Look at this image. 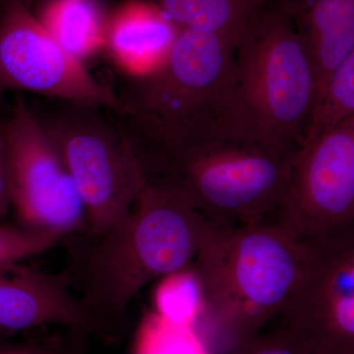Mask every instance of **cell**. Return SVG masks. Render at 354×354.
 <instances>
[{
	"label": "cell",
	"instance_id": "8fae6325",
	"mask_svg": "<svg viewBox=\"0 0 354 354\" xmlns=\"http://www.w3.org/2000/svg\"><path fill=\"white\" fill-rule=\"evenodd\" d=\"M48 325L100 339L94 321L72 288L68 272L50 274L19 263L0 271V339Z\"/></svg>",
	"mask_w": 354,
	"mask_h": 354
},
{
	"label": "cell",
	"instance_id": "7a4b0ae2",
	"mask_svg": "<svg viewBox=\"0 0 354 354\" xmlns=\"http://www.w3.org/2000/svg\"><path fill=\"white\" fill-rule=\"evenodd\" d=\"M304 241L277 221L239 227L205 223L194 264L206 308L195 330L223 354L281 315L301 274Z\"/></svg>",
	"mask_w": 354,
	"mask_h": 354
},
{
	"label": "cell",
	"instance_id": "44dd1931",
	"mask_svg": "<svg viewBox=\"0 0 354 354\" xmlns=\"http://www.w3.org/2000/svg\"><path fill=\"white\" fill-rule=\"evenodd\" d=\"M0 354H72L70 337L62 342L26 339L13 342L9 339H0Z\"/></svg>",
	"mask_w": 354,
	"mask_h": 354
},
{
	"label": "cell",
	"instance_id": "9c48e42d",
	"mask_svg": "<svg viewBox=\"0 0 354 354\" xmlns=\"http://www.w3.org/2000/svg\"><path fill=\"white\" fill-rule=\"evenodd\" d=\"M354 218V113L305 142L277 216L299 239Z\"/></svg>",
	"mask_w": 354,
	"mask_h": 354
},
{
	"label": "cell",
	"instance_id": "8992f818",
	"mask_svg": "<svg viewBox=\"0 0 354 354\" xmlns=\"http://www.w3.org/2000/svg\"><path fill=\"white\" fill-rule=\"evenodd\" d=\"M53 101V100H51ZM35 111L64 156L87 216L86 234L99 236L127 218L147 181L127 135L100 106L62 101Z\"/></svg>",
	"mask_w": 354,
	"mask_h": 354
},
{
	"label": "cell",
	"instance_id": "603a6c76",
	"mask_svg": "<svg viewBox=\"0 0 354 354\" xmlns=\"http://www.w3.org/2000/svg\"><path fill=\"white\" fill-rule=\"evenodd\" d=\"M71 342L72 354H87L86 353V339L88 335L81 330H69Z\"/></svg>",
	"mask_w": 354,
	"mask_h": 354
},
{
	"label": "cell",
	"instance_id": "ba28073f",
	"mask_svg": "<svg viewBox=\"0 0 354 354\" xmlns=\"http://www.w3.org/2000/svg\"><path fill=\"white\" fill-rule=\"evenodd\" d=\"M24 92L127 113L120 95L97 81L44 30L26 0L0 4V95Z\"/></svg>",
	"mask_w": 354,
	"mask_h": 354
},
{
	"label": "cell",
	"instance_id": "52a82bcc",
	"mask_svg": "<svg viewBox=\"0 0 354 354\" xmlns=\"http://www.w3.org/2000/svg\"><path fill=\"white\" fill-rule=\"evenodd\" d=\"M3 125L18 223L59 241L87 230L85 206L57 144L22 95Z\"/></svg>",
	"mask_w": 354,
	"mask_h": 354
},
{
	"label": "cell",
	"instance_id": "30bf717a",
	"mask_svg": "<svg viewBox=\"0 0 354 354\" xmlns=\"http://www.w3.org/2000/svg\"><path fill=\"white\" fill-rule=\"evenodd\" d=\"M304 241L301 274L279 316L328 354L354 342V218Z\"/></svg>",
	"mask_w": 354,
	"mask_h": 354
},
{
	"label": "cell",
	"instance_id": "ac0fdd59",
	"mask_svg": "<svg viewBox=\"0 0 354 354\" xmlns=\"http://www.w3.org/2000/svg\"><path fill=\"white\" fill-rule=\"evenodd\" d=\"M354 113V48L330 77L312 116L305 142ZM304 142V143H305Z\"/></svg>",
	"mask_w": 354,
	"mask_h": 354
},
{
	"label": "cell",
	"instance_id": "9a60e30c",
	"mask_svg": "<svg viewBox=\"0 0 354 354\" xmlns=\"http://www.w3.org/2000/svg\"><path fill=\"white\" fill-rule=\"evenodd\" d=\"M180 29L239 41L272 0H149Z\"/></svg>",
	"mask_w": 354,
	"mask_h": 354
},
{
	"label": "cell",
	"instance_id": "277c9868",
	"mask_svg": "<svg viewBox=\"0 0 354 354\" xmlns=\"http://www.w3.org/2000/svg\"><path fill=\"white\" fill-rule=\"evenodd\" d=\"M316 102V72L304 32L288 4L272 0L236 44L234 138L295 155Z\"/></svg>",
	"mask_w": 354,
	"mask_h": 354
},
{
	"label": "cell",
	"instance_id": "7402d4cb",
	"mask_svg": "<svg viewBox=\"0 0 354 354\" xmlns=\"http://www.w3.org/2000/svg\"><path fill=\"white\" fill-rule=\"evenodd\" d=\"M11 209L10 177H9L8 153L3 125L0 122V220Z\"/></svg>",
	"mask_w": 354,
	"mask_h": 354
},
{
	"label": "cell",
	"instance_id": "6da1fadb",
	"mask_svg": "<svg viewBox=\"0 0 354 354\" xmlns=\"http://www.w3.org/2000/svg\"><path fill=\"white\" fill-rule=\"evenodd\" d=\"M205 221L167 191L147 184L120 225L99 236L67 272L100 339L120 341L140 291L194 263Z\"/></svg>",
	"mask_w": 354,
	"mask_h": 354
},
{
	"label": "cell",
	"instance_id": "5b68a950",
	"mask_svg": "<svg viewBox=\"0 0 354 354\" xmlns=\"http://www.w3.org/2000/svg\"><path fill=\"white\" fill-rule=\"evenodd\" d=\"M239 41L180 29L162 66L128 82L118 115L131 136L152 140L234 138L235 50Z\"/></svg>",
	"mask_w": 354,
	"mask_h": 354
},
{
	"label": "cell",
	"instance_id": "d6986e66",
	"mask_svg": "<svg viewBox=\"0 0 354 354\" xmlns=\"http://www.w3.org/2000/svg\"><path fill=\"white\" fill-rule=\"evenodd\" d=\"M223 354H321L304 330L279 316L259 333Z\"/></svg>",
	"mask_w": 354,
	"mask_h": 354
},
{
	"label": "cell",
	"instance_id": "ffe728a7",
	"mask_svg": "<svg viewBox=\"0 0 354 354\" xmlns=\"http://www.w3.org/2000/svg\"><path fill=\"white\" fill-rule=\"evenodd\" d=\"M59 239L16 223L0 225V271L53 248Z\"/></svg>",
	"mask_w": 354,
	"mask_h": 354
},
{
	"label": "cell",
	"instance_id": "5bb4252c",
	"mask_svg": "<svg viewBox=\"0 0 354 354\" xmlns=\"http://www.w3.org/2000/svg\"><path fill=\"white\" fill-rule=\"evenodd\" d=\"M32 13L79 64L104 55L109 11L102 0H41Z\"/></svg>",
	"mask_w": 354,
	"mask_h": 354
},
{
	"label": "cell",
	"instance_id": "4fadbf2b",
	"mask_svg": "<svg viewBox=\"0 0 354 354\" xmlns=\"http://www.w3.org/2000/svg\"><path fill=\"white\" fill-rule=\"evenodd\" d=\"M285 1L304 32L313 60L317 106L330 77L354 48V0Z\"/></svg>",
	"mask_w": 354,
	"mask_h": 354
},
{
	"label": "cell",
	"instance_id": "2e32d148",
	"mask_svg": "<svg viewBox=\"0 0 354 354\" xmlns=\"http://www.w3.org/2000/svg\"><path fill=\"white\" fill-rule=\"evenodd\" d=\"M153 304V312L158 316L195 329L206 308V297L194 263L158 279Z\"/></svg>",
	"mask_w": 354,
	"mask_h": 354
},
{
	"label": "cell",
	"instance_id": "3957f363",
	"mask_svg": "<svg viewBox=\"0 0 354 354\" xmlns=\"http://www.w3.org/2000/svg\"><path fill=\"white\" fill-rule=\"evenodd\" d=\"M129 141L147 184L216 227L277 221L297 156L239 139Z\"/></svg>",
	"mask_w": 354,
	"mask_h": 354
},
{
	"label": "cell",
	"instance_id": "7c38bea8",
	"mask_svg": "<svg viewBox=\"0 0 354 354\" xmlns=\"http://www.w3.org/2000/svg\"><path fill=\"white\" fill-rule=\"evenodd\" d=\"M179 30L149 0H125L109 11L104 55L128 82L143 80L165 64Z\"/></svg>",
	"mask_w": 354,
	"mask_h": 354
},
{
	"label": "cell",
	"instance_id": "cb8c5ba5",
	"mask_svg": "<svg viewBox=\"0 0 354 354\" xmlns=\"http://www.w3.org/2000/svg\"><path fill=\"white\" fill-rule=\"evenodd\" d=\"M2 1H3V0H0V4H1Z\"/></svg>",
	"mask_w": 354,
	"mask_h": 354
},
{
	"label": "cell",
	"instance_id": "e0dca14e",
	"mask_svg": "<svg viewBox=\"0 0 354 354\" xmlns=\"http://www.w3.org/2000/svg\"><path fill=\"white\" fill-rule=\"evenodd\" d=\"M132 354H213L194 328L147 312L135 335Z\"/></svg>",
	"mask_w": 354,
	"mask_h": 354
}]
</instances>
